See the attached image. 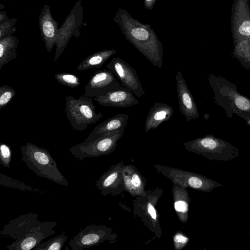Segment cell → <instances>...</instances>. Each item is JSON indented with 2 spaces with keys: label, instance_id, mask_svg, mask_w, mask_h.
Masks as SVG:
<instances>
[{
  "label": "cell",
  "instance_id": "1",
  "mask_svg": "<svg viewBox=\"0 0 250 250\" xmlns=\"http://www.w3.org/2000/svg\"><path fill=\"white\" fill-rule=\"evenodd\" d=\"M38 215L29 212L20 215L5 224L0 235L15 241L6 248L9 250H30L48 237L55 233L53 228L58 225L54 221L41 222Z\"/></svg>",
  "mask_w": 250,
  "mask_h": 250
},
{
  "label": "cell",
  "instance_id": "2",
  "mask_svg": "<svg viewBox=\"0 0 250 250\" xmlns=\"http://www.w3.org/2000/svg\"><path fill=\"white\" fill-rule=\"evenodd\" d=\"M208 81L214 93L213 100L232 118L235 114L250 125V99L242 95L233 83L221 76L208 73Z\"/></svg>",
  "mask_w": 250,
  "mask_h": 250
},
{
  "label": "cell",
  "instance_id": "3",
  "mask_svg": "<svg viewBox=\"0 0 250 250\" xmlns=\"http://www.w3.org/2000/svg\"><path fill=\"white\" fill-rule=\"evenodd\" d=\"M20 149L21 160L37 176L61 186H68V182L59 169L48 150L30 142H27Z\"/></svg>",
  "mask_w": 250,
  "mask_h": 250
},
{
  "label": "cell",
  "instance_id": "4",
  "mask_svg": "<svg viewBox=\"0 0 250 250\" xmlns=\"http://www.w3.org/2000/svg\"><path fill=\"white\" fill-rule=\"evenodd\" d=\"M65 111L73 129L83 131L90 125H94L103 117L102 112H96L92 98L81 96L76 99L66 96Z\"/></svg>",
  "mask_w": 250,
  "mask_h": 250
},
{
  "label": "cell",
  "instance_id": "5",
  "mask_svg": "<svg viewBox=\"0 0 250 250\" xmlns=\"http://www.w3.org/2000/svg\"><path fill=\"white\" fill-rule=\"evenodd\" d=\"M185 146L210 160L229 161L237 157L240 152L230 143L211 134L186 143Z\"/></svg>",
  "mask_w": 250,
  "mask_h": 250
},
{
  "label": "cell",
  "instance_id": "6",
  "mask_svg": "<svg viewBox=\"0 0 250 250\" xmlns=\"http://www.w3.org/2000/svg\"><path fill=\"white\" fill-rule=\"evenodd\" d=\"M125 129L109 132L98 139L86 144L83 143L71 146L69 152L75 158L80 161L88 157H99L112 152L121 138Z\"/></svg>",
  "mask_w": 250,
  "mask_h": 250
},
{
  "label": "cell",
  "instance_id": "7",
  "mask_svg": "<svg viewBox=\"0 0 250 250\" xmlns=\"http://www.w3.org/2000/svg\"><path fill=\"white\" fill-rule=\"evenodd\" d=\"M83 8L81 1H78L59 28L56 42V49L54 59L57 61L63 53L73 35L78 37L79 27L83 22Z\"/></svg>",
  "mask_w": 250,
  "mask_h": 250
},
{
  "label": "cell",
  "instance_id": "8",
  "mask_svg": "<svg viewBox=\"0 0 250 250\" xmlns=\"http://www.w3.org/2000/svg\"><path fill=\"white\" fill-rule=\"evenodd\" d=\"M106 67L125 87L131 91L137 97L141 98L146 94L136 70L121 58H112Z\"/></svg>",
  "mask_w": 250,
  "mask_h": 250
},
{
  "label": "cell",
  "instance_id": "9",
  "mask_svg": "<svg viewBox=\"0 0 250 250\" xmlns=\"http://www.w3.org/2000/svg\"><path fill=\"white\" fill-rule=\"evenodd\" d=\"M124 88L111 71L100 69L91 77L85 85L83 96L93 98Z\"/></svg>",
  "mask_w": 250,
  "mask_h": 250
},
{
  "label": "cell",
  "instance_id": "10",
  "mask_svg": "<svg viewBox=\"0 0 250 250\" xmlns=\"http://www.w3.org/2000/svg\"><path fill=\"white\" fill-rule=\"evenodd\" d=\"M109 238V229L105 226L89 225L71 238L67 247L72 250L91 248Z\"/></svg>",
  "mask_w": 250,
  "mask_h": 250
},
{
  "label": "cell",
  "instance_id": "11",
  "mask_svg": "<svg viewBox=\"0 0 250 250\" xmlns=\"http://www.w3.org/2000/svg\"><path fill=\"white\" fill-rule=\"evenodd\" d=\"M175 79L180 112L188 122L196 119L199 117L197 106L180 71L177 72Z\"/></svg>",
  "mask_w": 250,
  "mask_h": 250
},
{
  "label": "cell",
  "instance_id": "12",
  "mask_svg": "<svg viewBox=\"0 0 250 250\" xmlns=\"http://www.w3.org/2000/svg\"><path fill=\"white\" fill-rule=\"evenodd\" d=\"M39 26L45 48L50 54L55 44L58 32V23L53 19L50 8L44 5L39 16Z\"/></svg>",
  "mask_w": 250,
  "mask_h": 250
},
{
  "label": "cell",
  "instance_id": "13",
  "mask_svg": "<svg viewBox=\"0 0 250 250\" xmlns=\"http://www.w3.org/2000/svg\"><path fill=\"white\" fill-rule=\"evenodd\" d=\"M93 99L100 105L114 107L126 108L137 105L139 103L133 93L125 87L94 97Z\"/></svg>",
  "mask_w": 250,
  "mask_h": 250
},
{
  "label": "cell",
  "instance_id": "14",
  "mask_svg": "<svg viewBox=\"0 0 250 250\" xmlns=\"http://www.w3.org/2000/svg\"><path fill=\"white\" fill-rule=\"evenodd\" d=\"M128 115L127 114H118L112 116L106 120L97 125L87 138L82 142L83 144L91 142L102 136L103 134L122 129H125L126 127Z\"/></svg>",
  "mask_w": 250,
  "mask_h": 250
},
{
  "label": "cell",
  "instance_id": "15",
  "mask_svg": "<svg viewBox=\"0 0 250 250\" xmlns=\"http://www.w3.org/2000/svg\"><path fill=\"white\" fill-rule=\"evenodd\" d=\"M173 113L174 110L169 105L155 103L148 112L145 124V131L156 129L162 123L169 120Z\"/></svg>",
  "mask_w": 250,
  "mask_h": 250
},
{
  "label": "cell",
  "instance_id": "16",
  "mask_svg": "<svg viewBox=\"0 0 250 250\" xmlns=\"http://www.w3.org/2000/svg\"><path fill=\"white\" fill-rule=\"evenodd\" d=\"M116 53V51L114 49L98 51L85 58L77 66V69L84 71L93 68H101L109 58Z\"/></svg>",
  "mask_w": 250,
  "mask_h": 250
},
{
  "label": "cell",
  "instance_id": "17",
  "mask_svg": "<svg viewBox=\"0 0 250 250\" xmlns=\"http://www.w3.org/2000/svg\"><path fill=\"white\" fill-rule=\"evenodd\" d=\"M19 41L11 35L0 39V70L4 65L17 57Z\"/></svg>",
  "mask_w": 250,
  "mask_h": 250
},
{
  "label": "cell",
  "instance_id": "18",
  "mask_svg": "<svg viewBox=\"0 0 250 250\" xmlns=\"http://www.w3.org/2000/svg\"><path fill=\"white\" fill-rule=\"evenodd\" d=\"M0 186L16 188L23 191L36 192L40 193H44L45 191L30 186L20 180L15 179L12 177L0 173Z\"/></svg>",
  "mask_w": 250,
  "mask_h": 250
},
{
  "label": "cell",
  "instance_id": "19",
  "mask_svg": "<svg viewBox=\"0 0 250 250\" xmlns=\"http://www.w3.org/2000/svg\"><path fill=\"white\" fill-rule=\"evenodd\" d=\"M67 239L65 232L48 240L44 242H42L35 247L34 250H61Z\"/></svg>",
  "mask_w": 250,
  "mask_h": 250
},
{
  "label": "cell",
  "instance_id": "20",
  "mask_svg": "<svg viewBox=\"0 0 250 250\" xmlns=\"http://www.w3.org/2000/svg\"><path fill=\"white\" fill-rule=\"evenodd\" d=\"M55 79L60 84L71 88H75L80 84V78L73 74L61 72L55 75Z\"/></svg>",
  "mask_w": 250,
  "mask_h": 250
},
{
  "label": "cell",
  "instance_id": "21",
  "mask_svg": "<svg viewBox=\"0 0 250 250\" xmlns=\"http://www.w3.org/2000/svg\"><path fill=\"white\" fill-rule=\"evenodd\" d=\"M16 94L15 89L8 85L0 86V109L8 104Z\"/></svg>",
  "mask_w": 250,
  "mask_h": 250
},
{
  "label": "cell",
  "instance_id": "22",
  "mask_svg": "<svg viewBox=\"0 0 250 250\" xmlns=\"http://www.w3.org/2000/svg\"><path fill=\"white\" fill-rule=\"evenodd\" d=\"M12 155V150L9 146L1 143L0 146V164L4 167L10 168Z\"/></svg>",
  "mask_w": 250,
  "mask_h": 250
},
{
  "label": "cell",
  "instance_id": "23",
  "mask_svg": "<svg viewBox=\"0 0 250 250\" xmlns=\"http://www.w3.org/2000/svg\"><path fill=\"white\" fill-rule=\"evenodd\" d=\"M17 21L16 19H6L0 24V39L10 36L15 31L14 25Z\"/></svg>",
  "mask_w": 250,
  "mask_h": 250
},
{
  "label": "cell",
  "instance_id": "24",
  "mask_svg": "<svg viewBox=\"0 0 250 250\" xmlns=\"http://www.w3.org/2000/svg\"><path fill=\"white\" fill-rule=\"evenodd\" d=\"M174 208L178 212L185 213L188 210V205L185 201L179 200L175 203Z\"/></svg>",
  "mask_w": 250,
  "mask_h": 250
},
{
  "label": "cell",
  "instance_id": "25",
  "mask_svg": "<svg viewBox=\"0 0 250 250\" xmlns=\"http://www.w3.org/2000/svg\"><path fill=\"white\" fill-rule=\"evenodd\" d=\"M240 33L243 35L249 36L250 35V21H245L239 28Z\"/></svg>",
  "mask_w": 250,
  "mask_h": 250
},
{
  "label": "cell",
  "instance_id": "26",
  "mask_svg": "<svg viewBox=\"0 0 250 250\" xmlns=\"http://www.w3.org/2000/svg\"><path fill=\"white\" fill-rule=\"evenodd\" d=\"M187 237L181 234H177L174 237V241L176 244L179 245H184L188 241Z\"/></svg>",
  "mask_w": 250,
  "mask_h": 250
},
{
  "label": "cell",
  "instance_id": "27",
  "mask_svg": "<svg viewBox=\"0 0 250 250\" xmlns=\"http://www.w3.org/2000/svg\"><path fill=\"white\" fill-rule=\"evenodd\" d=\"M131 184L133 187L136 188L139 187L140 186L141 181L138 175L134 174L133 175L131 178Z\"/></svg>",
  "mask_w": 250,
  "mask_h": 250
},
{
  "label": "cell",
  "instance_id": "28",
  "mask_svg": "<svg viewBox=\"0 0 250 250\" xmlns=\"http://www.w3.org/2000/svg\"><path fill=\"white\" fill-rule=\"evenodd\" d=\"M148 212L152 218L154 220H156L157 218L155 208L151 204L148 205Z\"/></svg>",
  "mask_w": 250,
  "mask_h": 250
},
{
  "label": "cell",
  "instance_id": "29",
  "mask_svg": "<svg viewBox=\"0 0 250 250\" xmlns=\"http://www.w3.org/2000/svg\"><path fill=\"white\" fill-rule=\"evenodd\" d=\"M6 17V16L5 15V12H3L2 11H1L0 14V22H2L3 21H5L7 19L5 18Z\"/></svg>",
  "mask_w": 250,
  "mask_h": 250
},
{
  "label": "cell",
  "instance_id": "30",
  "mask_svg": "<svg viewBox=\"0 0 250 250\" xmlns=\"http://www.w3.org/2000/svg\"><path fill=\"white\" fill-rule=\"evenodd\" d=\"M153 0H146V1H147V2H150L152 1Z\"/></svg>",
  "mask_w": 250,
  "mask_h": 250
},
{
  "label": "cell",
  "instance_id": "31",
  "mask_svg": "<svg viewBox=\"0 0 250 250\" xmlns=\"http://www.w3.org/2000/svg\"></svg>",
  "mask_w": 250,
  "mask_h": 250
}]
</instances>
